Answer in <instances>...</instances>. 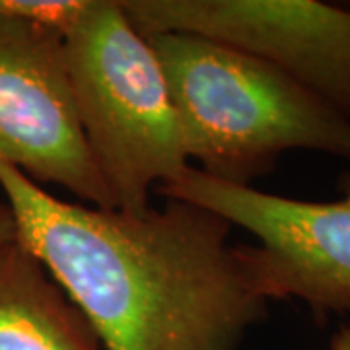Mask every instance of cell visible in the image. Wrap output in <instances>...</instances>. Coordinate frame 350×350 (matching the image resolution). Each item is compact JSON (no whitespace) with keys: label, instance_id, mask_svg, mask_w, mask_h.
<instances>
[{"label":"cell","instance_id":"6da1fadb","mask_svg":"<svg viewBox=\"0 0 350 350\" xmlns=\"http://www.w3.org/2000/svg\"><path fill=\"white\" fill-rule=\"evenodd\" d=\"M0 191L16 239L84 313L103 350H238L269 301L230 245L226 218L165 199L142 213L51 195L8 163Z\"/></svg>","mask_w":350,"mask_h":350},{"label":"cell","instance_id":"7a4b0ae2","mask_svg":"<svg viewBox=\"0 0 350 350\" xmlns=\"http://www.w3.org/2000/svg\"><path fill=\"white\" fill-rule=\"evenodd\" d=\"M150 43L179 115L189 162L230 185L253 187L290 150L350 163V123L261 59L195 33Z\"/></svg>","mask_w":350,"mask_h":350},{"label":"cell","instance_id":"3957f363","mask_svg":"<svg viewBox=\"0 0 350 350\" xmlns=\"http://www.w3.org/2000/svg\"><path fill=\"white\" fill-rule=\"evenodd\" d=\"M64 61L78 123L115 208L146 211L152 191L193 165L150 39L121 2L88 0L64 31Z\"/></svg>","mask_w":350,"mask_h":350},{"label":"cell","instance_id":"277c9868","mask_svg":"<svg viewBox=\"0 0 350 350\" xmlns=\"http://www.w3.org/2000/svg\"><path fill=\"white\" fill-rule=\"evenodd\" d=\"M156 191L250 232L259 243L238 245L239 259L269 304L298 300L317 319L350 312V174L338 181L340 197L327 202L230 185L195 165Z\"/></svg>","mask_w":350,"mask_h":350},{"label":"cell","instance_id":"5b68a950","mask_svg":"<svg viewBox=\"0 0 350 350\" xmlns=\"http://www.w3.org/2000/svg\"><path fill=\"white\" fill-rule=\"evenodd\" d=\"M144 38L195 33L261 59L350 123V10L317 0H123Z\"/></svg>","mask_w":350,"mask_h":350},{"label":"cell","instance_id":"8992f818","mask_svg":"<svg viewBox=\"0 0 350 350\" xmlns=\"http://www.w3.org/2000/svg\"><path fill=\"white\" fill-rule=\"evenodd\" d=\"M0 163L115 208L76 117L64 31L0 8Z\"/></svg>","mask_w":350,"mask_h":350},{"label":"cell","instance_id":"52a82bcc","mask_svg":"<svg viewBox=\"0 0 350 350\" xmlns=\"http://www.w3.org/2000/svg\"><path fill=\"white\" fill-rule=\"evenodd\" d=\"M0 350H103L84 313L18 239L0 247Z\"/></svg>","mask_w":350,"mask_h":350},{"label":"cell","instance_id":"ba28073f","mask_svg":"<svg viewBox=\"0 0 350 350\" xmlns=\"http://www.w3.org/2000/svg\"><path fill=\"white\" fill-rule=\"evenodd\" d=\"M16 239V226L8 204L4 200H0V247L6 245L8 241Z\"/></svg>","mask_w":350,"mask_h":350},{"label":"cell","instance_id":"9c48e42d","mask_svg":"<svg viewBox=\"0 0 350 350\" xmlns=\"http://www.w3.org/2000/svg\"><path fill=\"white\" fill-rule=\"evenodd\" d=\"M347 315H349V319L342 321L335 331V335L331 337L329 350H350V312Z\"/></svg>","mask_w":350,"mask_h":350}]
</instances>
